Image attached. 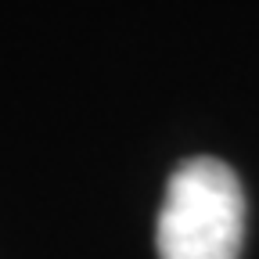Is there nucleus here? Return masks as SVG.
I'll return each mask as SVG.
<instances>
[{"instance_id":"nucleus-1","label":"nucleus","mask_w":259,"mask_h":259,"mask_svg":"<svg viewBox=\"0 0 259 259\" xmlns=\"http://www.w3.org/2000/svg\"><path fill=\"white\" fill-rule=\"evenodd\" d=\"M245 238V191L220 158H187L173 169L155 227L158 259H238Z\"/></svg>"}]
</instances>
